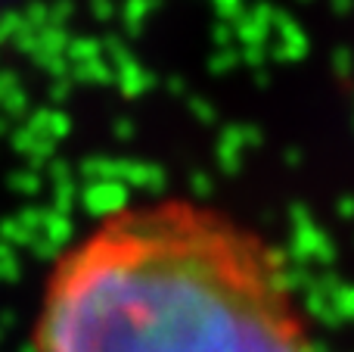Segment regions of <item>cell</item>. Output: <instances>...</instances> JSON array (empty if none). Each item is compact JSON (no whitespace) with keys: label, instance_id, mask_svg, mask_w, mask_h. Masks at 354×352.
Returning a JSON list of instances; mask_svg holds the SVG:
<instances>
[{"label":"cell","instance_id":"cell-1","mask_svg":"<svg viewBox=\"0 0 354 352\" xmlns=\"http://www.w3.org/2000/svg\"><path fill=\"white\" fill-rule=\"evenodd\" d=\"M31 352H317L280 249L187 197L103 215L56 256Z\"/></svg>","mask_w":354,"mask_h":352}]
</instances>
